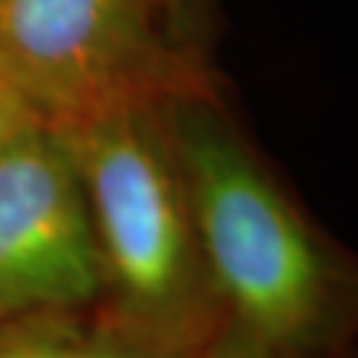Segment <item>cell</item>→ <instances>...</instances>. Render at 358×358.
Returning a JSON list of instances; mask_svg holds the SVG:
<instances>
[{"mask_svg":"<svg viewBox=\"0 0 358 358\" xmlns=\"http://www.w3.org/2000/svg\"><path fill=\"white\" fill-rule=\"evenodd\" d=\"M77 167L103 271V300L130 332L194 353L226 313L207 276L162 109L53 130Z\"/></svg>","mask_w":358,"mask_h":358,"instance_id":"cell-1","label":"cell"},{"mask_svg":"<svg viewBox=\"0 0 358 358\" xmlns=\"http://www.w3.org/2000/svg\"><path fill=\"white\" fill-rule=\"evenodd\" d=\"M103 300L85 192L66 146L32 125L0 152V324Z\"/></svg>","mask_w":358,"mask_h":358,"instance_id":"cell-4","label":"cell"},{"mask_svg":"<svg viewBox=\"0 0 358 358\" xmlns=\"http://www.w3.org/2000/svg\"><path fill=\"white\" fill-rule=\"evenodd\" d=\"M77 332L66 316H29L0 324V358H72Z\"/></svg>","mask_w":358,"mask_h":358,"instance_id":"cell-5","label":"cell"},{"mask_svg":"<svg viewBox=\"0 0 358 358\" xmlns=\"http://www.w3.org/2000/svg\"><path fill=\"white\" fill-rule=\"evenodd\" d=\"M194 353L173 350L130 332L115 321L101 319L88 334H77L72 358H192Z\"/></svg>","mask_w":358,"mask_h":358,"instance_id":"cell-6","label":"cell"},{"mask_svg":"<svg viewBox=\"0 0 358 358\" xmlns=\"http://www.w3.org/2000/svg\"><path fill=\"white\" fill-rule=\"evenodd\" d=\"M32 125H40L38 117L32 115L29 106L0 80V152Z\"/></svg>","mask_w":358,"mask_h":358,"instance_id":"cell-8","label":"cell"},{"mask_svg":"<svg viewBox=\"0 0 358 358\" xmlns=\"http://www.w3.org/2000/svg\"><path fill=\"white\" fill-rule=\"evenodd\" d=\"M170 3V16H173V27L178 32V38L186 40V24L196 13V0H167Z\"/></svg>","mask_w":358,"mask_h":358,"instance_id":"cell-9","label":"cell"},{"mask_svg":"<svg viewBox=\"0 0 358 358\" xmlns=\"http://www.w3.org/2000/svg\"><path fill=\"white\" fill-rule=\"evenodd\" d=\"M0 80H3V77H0Z\"/></svg>","mask_w":358,"mask_h":358,"instance_id":"cell-10","label":"cell"},{"mask_svg":"<svg viewBox=\"0 0 358 358\" xmlns=\"http://www.w3.org/2000/svg\"><path fill=\"white\" fill-rule=\"evenodd\" d=\"M0 77L48 130L215 96L167 0H0Z\"/></svg>","mask_w":358,"mask_h":358,"instance_id":"cell-3","label":"cell"},{"mask_svg":"<svg viewBox=\"0 0 358 358\" xmlns=\"http://www.w3.org/2000/svg\"><path fill=\"white\" fill-rule=\"evenodd\" d=\"M162 117L226 319L276 356L310 345L327 319L329 268L306 220L217 115L215 99L167 103Z\"/></svg>","mask_w":358,"mask_h":358,"instance_id":"cell-2","label":"cell"},{"mask_svg":"<svg viewBox=\"0 0 358 358\" xmlns=\"http://www.w3.org/2000/svg\"><path fill=\"white\" fill-rule=\"evenodd\" d=\"M192 358H279L268 345H263L257 337L244 332L234 321H223L210 340L194 350Z\"/></svg>","mask_w":358,"mask_h":358,"instance_id":"cell-7","label":"cell"}]
</instances>
